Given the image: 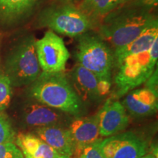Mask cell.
Listing matches in <instances>:
<instances>
[{
	"label": "cell",
	"mask_w": 158,
	"mask_h": 158,
	"mask_svg": "<svg viewBox=\"0 0 158 158\" xmlns=\"http://www.w3.org/2000/svg\"><path fill=\"white\" fill-rule=\"evenodd\" d=\"M158 27L157 18L138 7H119L102 19L98 34L114 50L134 40L146 30Z\"/></svg>",
	"instance_id": "6da1fadb"
},
{
	"label": "cell",
	"mask_w": 158,
	"mask_h": 158,
	"mask_svg": "<svg viewBox=\"0 0 158 158\" xmlns=\"http://www.w3.org/2000/svg\"><path fill=\"white\" fill-rule=\"evenodd\" d=\"M29 95L35 101L76 117L83 109L82 101L64 72H41L29 85Z\"/></svg>",
	"instance_id": "7a4b0ae2"
},
{
	"label": "cell",
	"mask_w": 158,
	"mask_h": 158,
	"mask_svg": "<svg viewBox=\"0 0 158 158\" xmlns=\"http://www.w3.org/2000/svg\"><path fill=\"white\" fill-rule=\"evenodd\" d=\"M35 42L34 35H25L15 43L7 54L4 71L13 87L30 85L41 73Z\"/></svg>",
	"instance_id": "3957f363"
},
{
	"label": "cell",
	"mask_w": 158,
	"mask_h": 158,
	"mask_svg": "<svg viewBox=\"0 0 158 158\" xmlns=\"http://www.w3.org/2000/svg\"><path fill=\"white\" fill-rule=\"evenodd\" d=\"M36 24L71 37H78L92 31L96 23L73 4L51 5L40 12Z\"/></svg>",
	"instance_id": "277c9868"
},
{
	"label": "cell",
	"mask_w": 158,
	"mask_h": 158,
	"mask_svg": "<svg viewBox=\"0 0 158 158\" xmlns=\"http://www.w3.org/2000/svg\"><path fill=\"white\" fill-rule=\"evenodd\" d=\"M158 59V38L149 51L127 56L118 65L114 78L116 89L113 98H121L148 80L155 70Z\"/></svg>",
	"instance_id": "5b68a950"
},
{
	"label": "cell",
	"mask_w": 158,
	"mask_h": 158,
	"mask_svg": "<svg viewBox=\"0 0 158 158\" xmlns=\"http://www.w3.org/2000/svg\"><path fill=\"white\" fill-rule=\"evenodd\" d=\"M75 57L78 64L99 78L111 80L114 51L98 33L89 31L77 37Z\"/></svg>",
	"instance_id": "8992f818"
},
{
	"label": "cell",
	"mask_w": 158,
	"mask_h": 158,
	"mask_svg": "<svg viewBox=\"0 0 158 158\" xmlns=\"http://www.w3.org/2000/svg\"><path fill=\"white\" fill-rule=\"evenodd\" d=\"M35 50L40 69L48 73L64 72L70 53L63 40L48 30L40 39L36 40Z\"/></svg>",
	"instance_id": "52a82bcc"
},
{
	"label": "cell",
	"mask_w": 158,
	"mask_h": 158,
	"mask_svg": "<svg viewBox=\"0 0 158 158\" xmlns=\"http://www.w3.org/2000/svg\"><path fill=\"white\" fill-rule=\"evenodd\" d=\"M69 81L82 102L100 101L111 88V80L99 78L78 64L71 71Z\"/></svg>",
	"instance_id": "ba28073f"
},
{
	"label": "cell",
	"mask_w": 158,
	"mask_h": 158,
	"mask_svg": "<svg viewBox=\"0 0 158 158\" xmlns=\"http://www.w3.org/2000/svg\"><path fill=\"white\" fill-rule=\"evenodd\" d=\"M105 158H141L147 152V143L133 132L109 136L100 142Z\"/></svg>",
	"instance_id": "9c48e42d"
},
{
	"label": "cell",
	"mask_w": 158,
	"mask_h": 158,
	"mask_svg": "<svg viewBox=\"0 0 158 158\" xmlns=\"http://www.w3.org/2000/svg\"><path fill=\"white\" fill-rule=\"evenodd\" d=\"M69 114L38 102L25 104L21 112V123L32 130L53 125L64 126L70 120Z\"/></svg>",
	"instance_id": "30bf717a"
},
{
	"label": "cell",
	"mask_w": 158,
	"mask_h": 158,
	"mask_svg": "<svg viewBox=\"0 0 158 158\" xmlns=\"http://www.w3.org/2000/svg\"><path fill=\"white\" fill-rule=\"evenodd\" d=\"M97 116L102 137H109L123 131L130 122L124 106L114 98L106 100Z\"/></svg>",
	"instance_id": "8fae6325"
},
{
	"label": "cell",
	"mask_w": 158,
	"mask_h": 158,
	"mask_svg": "<svg viewBox=\"0 0 158 158\" xmlns=\"http://www.w3.org/2000/svg\"><path fill=\"white\" fill-rule=\"evenodd\" d=\"M68 129L75 147V155H78L83 148L95 142L102 141L99 130L98 116L73 118Z\"/></svg>",
	"instance_id": "7c38bea8"
},
{
	"label": "cell",
	"mask_w": 158,
	"mask_h": 158,
	"mask_svg": "<svg viewBox=\"0 0 158 158\" xmlns=\"http://www.w3.org/2000/svg\"><path fill=\"white\" fill-rule=\"evenodd\" d=\"M122 103L126 110L135 117L153 115L158 108L157 90L145 86L130 91Z\"/></svg>",
	"instance_id": "4fadbf2b"
},
{
	"label": "cell",
	"mask_w": 158,
	"mask_h": 158,
	"mask_svg": "<svg viewBox=\"0 0 158 158\" xmlns=\"http://www.w3.org/2000/svg\"><path fill=\"white\" fill-rule=\"evenodd\" d=\"M43 0H0V24L11 27L23 22L36 10Z\"/></svg>",
	"instance_id": "5bb4252c"
},
{
	"label": "cell",
	"mask_w": 158,
	"mask_h": 158,
	"mask_svg": "<svg viewBox=\"0 0 158 158\" xmlns=\"http://www.w3.org/2000/svg\"><path fill=\"white\" fill-rule=\"evenodd\" d=\"M31 133L60 155L69 157L75 155V147L68 127L62 125L48 126L35 130Z\"/></svg>",
	"instance_id": "9a60e30c"
},
{
	"label": "cell",
	"mask_w": 158,
	"mask_h": 158,
	"mask_svg": "<svg viewBox=\"0 0 158 158\" xmlns=\"http://www.w3.org/2000/svg\"><path fill=\"white\" fill-rule=\"evenodd\" d=\"M15 143L24 158H65L32 133H21L15 136Z\"/></svg>",
	"instance_id": "2e32d148"
},
{
	"label": "cell",
	"mask_w": 158,
	"mask_h": 158,
	"mask_svg": "<svg viewBox=\"0 0 158 158\" xmlns=\"http://www.w3.org/2000/svg\"><path fill=\"white\" fill-rule=\"evenodd\" d=\"M157 38H158V27H155L146 30L137 38L124 46L114 50V66L117 67L127 56L149 51Z\"/></svg>",
	"instance_id": "e0dca14e"
},
{
	"label": "cell",
	"mask_w": 158,
	"mask_h": 158,
	"mask_svg": "<svg viewBox=\"0 0 158 158\" xmlns=\"http://www.w3.org/2000/svg\"><path fill=\"white\" fill-rule=\"evenodd\" d=\"M131 0H81L78 7L96 23Z\"/></svg>",
	"instance_id": "ac0fdd59"
},
{
	"label": "cell",
	"mask_w": 158,
	"mask_h": 158,
	"mask_svg": "<svg viewBox=\"0 0 158 158\" xmlns=\"http://www.w3.org/2000/svg\"><path fill=\"white\" fill-rule=\"evenodd\" d=\"M12 86L8 76L4 70H0V111L9 107L12 99Z\"/></svg>",
	"instance_id": "d6986e66"
},
{
	"label": "cell",
	"mask_w": 158,
	"mask_h": 158,
	"mask_svg": "<svg viewBox=\"0 0 158 158\" xmlns=\"http://www.w3.org/2000/svg\"><path fill=\"white\" fill-rule=\"evenodd\" d=\"M15 136V132L8 116L0 111V143L13 142Z\"/></svg>",
	"instance_id": "ffe728a7"
},
{
	"label": "cell",
	"mask_w": 158,
	"mask_h": 158,
	"mask_svg": "<svg viewBox=\"0 0 158 158\" xmlns=\"http://www.w3.org/2000/svg\"><path fill=\"white\" fill-rule=\"evenodd\" d=\"M0 158H24L16 144L13 142L0 143Z\"/></svg>",
	"instance_id": "44dd1931"
},
{
	"label": "cell",
	"mask_w": 158,
	"mask_h": 158,
	"mask_svg": "<svg viewBox=\"0 0 158 158\" xmlns=\"http://www.w3.org/2000/svg\"><path fill=\"white\" fill-rule=\"evenodd\" d=\"M100 142L101 141L95 142L83 148L78 155L79 158H105L100 148Z\"/></svg>",
	"instance_id": "7402d4cb"
},
{
	"label": "cell",
	"mask_w": 158,
	"mask_h": 158,
	"mask_svg": "<svg viewBox=\"0 0 158 158\" xmlns=\"http://www.w3.org/2000/svg\"><path fill=\"white\" fill-rule=\"evenodd\" d=\"M157 4L158 0H133L132 6L149 11L151 9L157 7Z\"/></svg>",
	"instance_id": "603a6c76"
},
{
	"label": "cell",
	"mask_w": 158,
	"mask_h": 158,
	"mask_svg": "<svg viewBox=\"0 0 158 158\" xmlns=\"http://www.w3.org/2000/svg\"><path fill=\"white\" fill-rule=\"evenodd\" d=\"M62 3H68V4H76L79 3L81 0H60Z\"/></svg>",
	"instance_id": "cb8c5ba5"
},
{
	"label": "cell",
	"mask_w": 158,
	"mask_h": 158,
	"mask_svg": "<svg viewBox=\"0 0 158 158\" xmlns=\"http://www.w3.org/2000/svg\"><path fill=\"white\" fill-rule=\"evenodd\" d=\"M141 158H157V157H155V156L152 155V154H149V155H143Z\"/></svg>",
	"instance_id": "d4e9b609"
},
{
	"label": "cell",
	"mask_w": 158,
	"mask_h": 158,
	"mask_svg": "<svg viewBox=\"0 0 158 158\" xmlns=\"http://www.w3.org/2000/svg\"><path fill=\"white\" fill-rule=\"evenodd\" d=\"M2 41V32L0 31V48H1Z\"/></svg>",
	"instance_id": "484cf974"
},
{
	"label": "cell",
	"mask_w": 158,
	"mask_h": 158,
	"mask_svg": "<svg viewBox=\"0 0 158 158\" xmlns=\"http://www.w3.org/2000/svg\"><path fill=\"white\" fill-rule=\"evenodd\" d=\"M65 158H72V157H65Z\"/></svg>",
	"instance_id": "4316f807"
}]
</instances>
